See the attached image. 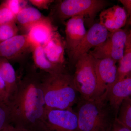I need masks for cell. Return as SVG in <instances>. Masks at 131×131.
<instances>
[{
	"label": "cell",
	"mask_w": 131,
	"mask_h": 131,
	"mask_svg": "<svg viewBox=\"0 0 131 131\" xmlns=\"http://www.w3.org/2000/svg\"><path fill=\"white\" fill-rule=\"evenodd\" d=\"M0 76L6 85L9 103L17 89L18 77L9 61L4 58L0 57Z\"/></svg>",
	"instance_id": "e0dca14e"
},
{
	"label": "cell",
	"mask_w": 131,
	"mask_h": 131,
	"mask_svg": "<svg viewBox=\"0 0 131 131\" xmlns=\"http://www.w3.org/2000/svg\"><path fill=\"white\" fill-rule=\"evenodd\" d=\"M108 5V1L104 0H63L58 1L55 11L57 18L62 21L81 16L91 24L97 14Z\"/></svg>",
	"instance_id": "277c9868"
},
{
	"label": "cell",
	"mask_w": 131,
	"mask_h": 131,
	"mask_svg": "<svg viewBox=\"0 0 131 131\" xmlns=\"http://www.w3.org/2000/svg\"><path fill=\"white\" fill-rule=\"evenodd\" d=\"M46 109H72L79 100L73 75L67 72L42 75Z\"/></svg>",
	"instance_id": "7a4b0ae2"
},
{
	"label": "cell",
	"mask_w": 131,
	"mask_h": 131,
	"mask_svg": "<svg viewBox=\"0 0 131 131\" xmlns=\"http://www.w3.org/2000/svg\"><path fill=\"white\" fill-rule=\"evenodd\" d=\"M74 66V82L81 99L93 98L97 87L95 58L89 53L84 54L78 59Z\"/></svg>",
	"instance_id": "5b68a950"
},
{
	"label": "cell",
	"mask_w": 131,
	"mask_h": 131,
	"mask_svg": "<svg viewBox=\"0 0 131 131\" xmlns=\"http://www.w3.org/2000/svg\"><path fill=\"white\" fill-rule=\"evenodd\" d=\"M0 131H28L26 129L15 126L12 124H9L6 126L2 129L0 130Z\"/></svg>",
	"instance_id": "83f0119b"
},
{
	"label": "cell",
	"mask_w": 131,
	"mask_h": 131,
	"mask_svg": "<svg viewBox=\"0 0 131 131\" xmlns=\"http://www.w3.org/2000/svg\"><path fill=\"white\" fill-rule=\"evenodd\" d=\"M13 21H15V16L3 1L0 4V25Z\"/></svg>",
	"instance_id": "cb8c5ba5"
},
{
	"label": "cell",
	"mask_w": 131,
	"mask_h": 131,
	"mask_svg": "<svg viewBox=\"0 0 131 131\" xmlns=\"http://www.w3.org/2000/svg\"><path fill=\"white\" fill-rule=\"evenodd\" d=\"M57 31L51 19L46 17L31 26L26 34L32 46L37 45L42 46L47 42Z\"/></svg>",
	"instance_id": "5bb4252c"
},
{
	"label": "cell",
	"mask_w": 131,
	"mask_h": 131,
	"mask_svg": "<svg viewBox=\"0 0 131 131\" xmlns=\"http://www.w3.org/2000/svg\"><path fill=\"white\" fill-rule=\"evenodd\" d=\"M130 18V24H131V18ZM130 33L131 34V28L130 31Z\"/></svg>",
	"instance_id": "f546056e"
},
{
	"label": "cell",
	"mask_w": 131,
	"mask_h": 131,
	"mask_svg": "<svg viewBox=\"0 0 131 131\" xmlns=\"http://www.w3.org/2000/svg\"><path fill=\"white\" fill-rule=\"evenodd\" d=\"M9 124H12V122L9 106L0 102V130Z\"/></svg>",
	"instance_id": "7402d4cb"
},
{
	"label": "cell",
	"mask_w": 131,
	"mask_h": 131,
	"mask_svg": "<svg viewBox=\"0 0 131 131\" xmlns=\"http://www.w3.org/2000/svg\"><path fill=\"white\" fill-rule=\"evenodd\" d=\"M0 102L9 105V101L5 83L0 76Z\"/></svg>",
	"instance_id": "484cf974"
},
{
	"label": "cell",
	"mask_w": 131,
	"mask_h": 131,
	"mask_svg": "<svg viewBox=\"0 0 131 131\" xmlns=\"http://www.w3.org/2000/svg\"><path fill=\"white\" fill-rule=\"evenodd\" d=\"M19 28L15 21L0 25V43L18 35Z\"/></svg>",
	"instance_id": "44dd1931"
},
{
	"label": "cell",
	"mask_w": 131,
	"mask_h": 131,
	"mask_svg": "<svg viewBox=\"0 0 131 131\" xmlns=\"http://www.w3.org/2000/svg\"><path fill=\"white\" fill-rule=\"evenodd\" d=\"M76 110L78 131H109L116 115L105 95L79 100Z\"/></svg>",
	"instance_id": "3957f363"
},
{
	"label": "cell",
	"mask_w": 131,
	"mask_h": 131,
	"mask_svg": "<svg viewBox=\"0 0 131 131\" xmlns=\"http://www.w3.org/2000/svg\"><path fill=\"white\" fill-rule=\"evenodd\" d=\"M127 14L124 8L114 5L103 9L99 15V23L109 33L121 29L126 23Z\"/></svg>",
	"instance_id": "4fadbf2b"
},
{
	"label": "cell",
	"mask_w": 131,
	"mask_h": 131,
	"mask_svg": "<svg viewBox=\"0 0 131 131\" xmlns=\"http://www.w3.org/2000/svg\"><path fill=\"white\" fill-rule=\"evenodd\" d=\"M109 131H131L120 123L115 118Z\"/></svg>",
	"instance_id": "4316f807"
},
{
	"label": "cell",
	"mask_w": 131,
	"mask_h": 131,
	"mask_svg": "<svg viewBox=\"0 0 131 131\" xmlns=\"http://www.w3.org/2000/svg\"><path fill=\"white\" fill-rule=\"evenodd\" d=\"M46 17L37 8L27 6L21 9L16 15L15 22L27 32L33 25Z\"/></svg>",
	"instance_id": "ac0fdd59"
},
{
	"label": "cell",
	"mask_w": 131,
	"mask_h": 131,
	"mask_svg": "<svg viewBox=\"0 0 131 131\" xmlns=\"http://www.w3.org/2000/svg\"><path fill=\"white\" fill-rule=\"evenodd\" d=\"M32 58L34 65L37 69L45 74H56L67 72L66 67L52 63L46 56L43 47L41 45L32 46Z\"/></svg>",
	"instance_id": "2e32d148"
},
{
	"label": "cell",
	"mask_w": 131,
	"mask_h": 131,
	"mask_svg": "<svg viewBox=\"0 0 131 131\" xmlns=\"http://www.w3.org/2000/svg\"><path fill=\"white\" fill-rule=\"evenodd\" d=\"M39 131H78L76 113L73 108L47 109Z\"/></svg>",
	"instance_id": "8992f818"
},
{
	"label": "cell",
	"mask_w": 131,
	"mask_h": 131,
	"mask_svg": "<svg viewBox=\"0 0 131 131\" xmlns=\"http://www.w3.org/2000/svg\"><path fill=\"white\" fill-rule=\"evenodd\" d=\"M42 46L46 56L49 61L54 64L66 67L65 40L58 31Z\"/></svg>",
	"instance_id": "9a60e30c"
},
{
	"label": "cell",
	"mask_w": 131,
	"mask_h": 131,
	"mask_svg": "<svg viewBox=\"0 0 131 131\" xmlns=\"http://www.w3.org/2000/svg\"><path fill=\"white\" fill-rule=\"evenodd\" d=\"M119 62L118 78L131 72V34L130 32L127 35L124 55Z\"/></svg>",
	"instance_id": "d6986e66"
},
{
	"label": "cell",
	"mask_w": 131,
	"mask_h": 131,
	"mask_svg": "<svg viewBox=\"0 0 131 131\" xmlns=\"http://www.w3.org/2000/svg\"><path fill=\"white\" fill-rule=\"evenodd\" d=\"M117 62L109 58H95L97 87L94 98L105 95L118 78Z\"/></svg>",
	"instance_id": "ba28073f"
},
{
	"label": "cell",
	"mask_w": 131,
	"mask_h": 131,
	"mask_svg": "<svg viewBox=\"0 0 131 131\" xmlns=\"http://www.w3.org/2000/svg\"><path fill=\"white\" fill-rule=\"evenodd\" d=\"M119 2L124 6L130 18L131 17V0H120Z\"/></svg>",
	"instance_id": "f1b7e54d"
},
{
	"label": "cell",
	"mask_w": 131,
	"mask_h": 131,
	"mask_svg": "<svg viewBox=\"0 0 131 131\" xmlns=\"http://www.w3.org/2000/svg\"><path fill=\"white\" fill-rule=\"evenodd\" d=\"M130 97H131V72L118 78L106 94V100L116 117L122 102Z\"/></svg>",
	"instance_id": "30bf717a"
},
{
	"label": "cell",
	"mask_w": 131,
	"mask_h": 131,
	"mask_svg": "<svg viewBox=\"0 0 131 131\" xmlns=\"http://www.w3.org/2000/svg\"><path fill=\"white\" fill-rule=\"evenodd\" d=\"M3 2L15 17L21 9L27 6V1L24 0H6Z\"/></svg>",
	"instance_id": "603a6c76"
},
{
	"label": "cell",
	"mask_w": 131,
	"mask_h": 131,
	"mask_svg": "<svg viewBox=\"0 0 131 131\" xmlns=\"http://www.w3.org/2000/svg\"><path fill=\"white\" fill-rule=\"evenodd\" d=\"M31 47L26 34H18L0 43V57L15 61Z\"/></svg>",
	"instance_id": "7c38bea8"
},
{
	"label": "cell",
	"mask_w": 131,
	"mask_h": 131,
	"mask_svg": "<svg viewBox=\"0 0 131 131\" xmlns=\"http://www.w3.org/2000/svg\"><path fill=\"white\" fill-rule=\"evenodd\" d=\"M110 33L100 23L91 26L80 44L70 57L69 60L74 65L76 61L83 55L88 54L90 50L105 42Z\"/></svg>",
	"instance_id": "9c48e42d"
},
{
	"label": "cell",
	"mask_w": 131,
	"mask_h": 131,
	"mask_svg": "<svg viewBox=\"0 0 131 131\" xmlns=\"http://www.w3.org/2000/svg\"><path fill=\"white\" fill-rule=\"evenodd\" d=\"M128 34L122 29L110 33L105 42L89 53L96 59L109 58L119 62L124 55Z\"/></svg>",
	"instance_id": "52a82bcc"
},
{
	"label": "cell",
	"mask_w": 131,
	"mask_h": 131,
	"mask_svg": "<svg viewBox=\"0 0 131 131\" xmlns=\"http://www.w3.org/2000/svg\"><path fill=\"white\" fill-rule=\"evenodd\" d=\"M12 124L28 131H39L46 107L42 86V75L34 71L22 78L9 102Z\"/></svg>",
	"instance_id": "6da1fadb"
},
{
	"label": "cell",
	"mask_w": 131,
	"mask_h": 131,
	"mask_svg": "<svg viewBox=\"0 0 131 131\" xmlns=\"http://www.w3.org/2000/svg\"><path fill=\"white\" fill-rule=\"evenodd\" d=\"M29 2L39 9H48L49 6L54 2L53 0H30Z\"/></svg>",
	"instance_id": "d4e9b609"
},
{
	"label": "cell",
	"mask_w": 131,
	"mask_h": 131,
	"mask_svg": "<svg viewBox=\"0 0 131 131\" xmlns=\"http://www.w3.org/2000/svg\"><path fill=\"white\" fill-rule=\"evenodd\" d=\"M85 21L83 16H78L66 22V46L69 58L86 34Z\"/></svg>",
	"instance_id": "8fae6325"
},
{
	"label": "cell",
	"mask_w": 131,
	"mask_h": 131,
	"mask_svg": "<svg viewBox=\"0 0 131 131\" xmlns=\"http://www.w3.org/2000/svg\"><path fill=\"white\" fill-rule=\"evenodd\" d=\"M117 119L131 131V97L122 102L117 114Z\"/></svg>",
	"instance_id": "ffe728a7"
}]
</instances>
